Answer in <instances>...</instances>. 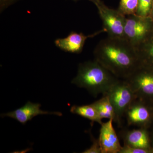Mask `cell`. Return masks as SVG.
Masks as SVG:
<instances>
[{
    "mask_svg": "<svg viewBox=\"0 0 153 153\" xmlns=\"http://www.w3.org/2000/svg\"><path fill=\"white\" fill-rule=\"evenodd\" d=\"M95 60L117 78H128L142 65L135 48L125 38L108 36L99 42Z\"/></svg>",
    "mask_w": 153,
    "mask_h": 153,
    "instance_id": "cell-1",
    "label": "cell"
},
{
    "mask_svg": "<svg viewBox=\"0 0 153 153\" xmlns=\"http://www.w3.org/2000/svg\"><path fill=\"white\" fill-rule=\"evenodd\" d=\"M119 79L94 60L79 64L77 75L71 83L85 88L96 97L100 94H105Z\"/></svg>",
    "mask_w": 153,
    "mask_h": 153,
    "instance_id": "cell-2",
    "label": "cell"
},
{
    "mask_svg": "<svg viewBox=\"0 0 153 153\" xmlns=\"http://www.w3.org/2000/svg\"><path fill=\"white\" fill-rule=\"evenodd\" d=\"M105 94L108 98L115 113V122L119 126L122 125V120L127 110L136 99L132 89L125 79H119Z\"/></svg>",
    "mask_w": 153,
    "mask_h": 153,
    "instance_id": "cell-3",
    "label": "cell"
},
{
    "mask_svg": "<svg viewBox=\"0 0 153 153\" xmlns=\"http://www.w3.org/2000/svg\"><path fill=\"white\" fill-rule=\"evenodd\" d=\"M142 64L128 78L125 79L131 86L136 97L146 102L153 97V72Z\"/></svg>",
    "mask_w": 153,
    "mask_h": 153,
    "instance_id": "cell-4",
    "label": "cell"
},
{
    "mask_svg": "<svg viewBox=\"0 0 153 153\" xmlns=\"http://www.w3.org/2000/svg\"><path fill=\"white\" fill-rule=\"evenodd\" d=\"M95 5L103 22V29L113 38H124V27L126 16L118 10L108 7L100 0Z\"/></svg>",
    "mask_w": 153,
    "mask_h": 153,
    "instance_id": "cell-5",
    "label": "cell"
},
{
    "mask_svg": "<svg viewBox=\"0 0 153 153\" xmlns=\"http://www.w3.org/2000/svg\"><path fill=\"white\" fill-rule=\"evenodd\" d=\"M150 29V20L149 17H141L137 15L127 16L124 38L135 47L147 36Z\"/></svg>",
    "mask_w": 153,
    "mask_h": 153,
    "instance_id": "cell-6",
    "label": "cell"
},
{
    "mask_svg": "<svg viewBox=\"0 0 153 153\" xmlns=\"http://www.w3.org/2000/svg\"><path fill=\"white\" fill-rule=\"evenodd\" d=\"M113 119L102 123L100 131L98 140L102 153H119L122 146L114 128Z\"/></svg>",
    "mask_w": 153,
    "mask_h": 153,
    "instance_id": "cell-7",
    "label": "cell"
},
{
    "mask_svg": "<svg viewBox=\"0 0 153 153\" xmlns=\"http://www.w3.org/2000/svg\"><path fill=\"white\" fill-rule=\"evenodd\" d=\"M128 126H134L146 128L151 118L150 111L144 102L136 99L126 112Z\"/></svg>",
    "mask_w": 153,
    "mask_h": 153,
    "instance_id": "cell-8",
    "label": "cell"
},
{
    "mask_svg": "<svg viewBox=\"0 0 153 153\" xmlns=\"http://www.w3.org/2000/svg\"><path fill=\"white\" fill-rule=\"evenodd\" d=\"M104 32H105V30L103 29L87 36L82 33L71 32L66 38L56 39L55 41V45L64 52L79 54L82 52L85 41L88 38H92Z\"/></svg>",
    "mask_w": 153,
    "mask_h": 153,
    "instance_id": "cell-9",
    "label": "cell"
},
{
    "mask_svg": "<svg viewBox=\"0 0 153 153\" xmlns=\"http://www.w3.org/2000/svg\"><path fill=\"white\" fill-rule=\"evenodd\" d=\"M41 105L39 103H33L28 101L24 106L7 113L1 114V117L12 118L16 120L22 124L25 125L29 121L32 120L37 116L44 114H54L58 116H62L60 112H49L40 109Z\"/></svg>",
    "mask_w": 153,
    "mask_h": 153,
    "instance_id": "cell-10",
    "label": "cell"
},
{
    "mask_svg": "<svg viewBox=\"0 0 153 153\" xmlns=\"http://www.w3.org/2000/svg\"><path fill=\"white\" fill-rule=\"evenodd\" d=\"M122 133L124 145L151 150L149 138L146 128H140L125 131Z\"/></svg>",
    "mask_w": 153,
    "mask_h": 153,
    "instance_id": "cell-11",
    "label": "cell"
},
{
    "mask_svg": "<svg viewBox=\"0 0 153 153\" xmlns=\"http://www.w3.org/2000/svg\"><path fill=\"white\" fill-rule=\"evenodd\" d=\"M92 104L95 107L101 119H113L114 122H115L116 116L114 108L107 95H102L101 98Z\"/></svg>",
    "mask_w": 153,
    "mask_h": 153,
    "instance_id": "cell-12",
    "label": "cell"
},
{
    "mask_svg": "<svg viewBox=\"0 0 153 153\" xmlns=\"http://www.w3.org/2000/svg\"><path fill=\"white\" fill-rule=\"evenodd\" d=\"M70 111L73 114L87 119L92 122L97 123L100 125L103 123L92 103L86 105H73L71 107Z\"/></svg>",
    "mask_w": 153,
    "mask_h": 153,
    "instance_id": "cell-13",
    "label": "cell"
},
{
    "mask_svg": "<svg viewBox=\"0 0 153 153\" xmlns=\"http://www.w3.org/2000/svg\"><path fill=\"white\" fill-rule=\"evenodd\" d=\"M139 0H120L118 10L125 16L136 15Z\"/></svg>",
    "mask_w": 153,
    "mask_h": 153,
    "instance_id": "cell-14",
    "label": "cell"
},
{
    "mask_svg": "<svg viewBox=\"0 0 153 153\" xmlns=\"http://www.w3.org/2000/svg\"><path fill=\"white\" fill-rule=\"evenodd\" d=\"M153 5V0H139L136 15L141 17H149Z\"/></svg>",
    "mask_w": 153,
    "mask_h": 153,
    "instance_id": "cell-15",
    "label": "cell"
},
{
    "mask_svg": "<svg viewBox=\"0 0 153 153\" xmlns=\"http://www.w3.org/2000/svg\"><path fill=\"white\" fill-rule=\"evenodd\" d=\"M151 150L134 147L123 145L119 153H149L152 152Z\"/></svg>",
    "mask_w": 153,
    "mask_h": 153,
    "instance_id": "cell-16",
    "label": "cell"
},
{
    "mask_svg": "<svg viewBox=\"0 0 153 153\" xmlns=\"http://www.w3.org/2000/svg\"><path fill=\"white\" fill-rule=\"evenodd\" d=\"M91 134V140L92 142V144L90 148L86 149L84 152H82L83 153H102L101 147L100 145L98 139H96Z\"/></svg>",
    "mask_w": 153,
    "mask_h": 153,
    "instance_id": "cell-17",
    "label": "cell"
},
{
    "mask_svg": "<svg viewBox=\"0 0 153 153\" xmlns=\"http://www.w3.org/2000/svg\"><path fill=\"white\" fill-rule=\"evenodd\" d=\"M20 0H0V11L2 12L10 6L18 2Z\"/></svg>",
    "mask_w": 153,
    "mask_h": 153,
    "instance_id": "cell-18",
    "label": "cell"
},
{
    "mask_svg": "<svg viewBox=\"0 0 153 153\" xmlns=\"http://www.w3.org/2000/svg\"><path fill=\"white\" fill-rule=\"evenodd\" d=\"M72 1H79V0H72ZM88 1L92 2V3H93L94 4H95V3L97 2V0H88Z\"/></svg>",
    "mask_w": 153,
    "mask_h": 153,
    "instance_id": "cell-19",
    "label": "cell"
}]
</instances>
